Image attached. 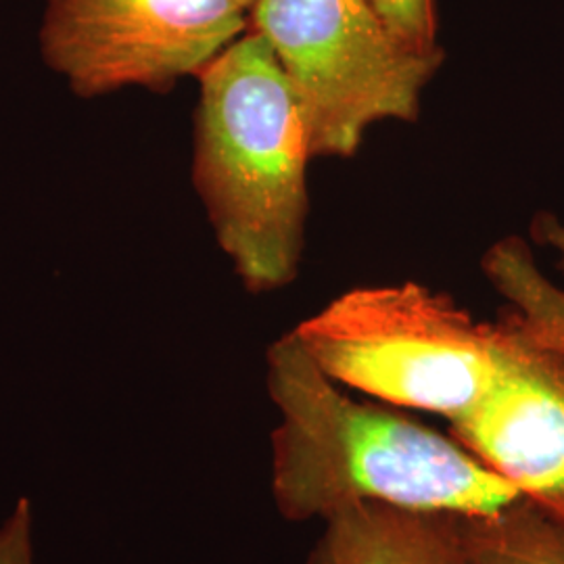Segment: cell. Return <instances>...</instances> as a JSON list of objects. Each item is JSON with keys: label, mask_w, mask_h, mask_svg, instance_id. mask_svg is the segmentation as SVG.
<instances>
[{"label": "cell", "mask_w": 564, "mask_h": 564, "mask_svg": "<svg viewBox=\"0 0 564 564\" xmlns=\"http://www.w3.org/2000/svg\"><path fill=\"white\" fill-rule=\"evenodd\" d=\"M291 333L345 389L449 424L496 389L523 343L419 282L351 289Z\"/></svg>", "instance_id": "3"}, {"label": "cell", "mask_w": 564, "mask_h": 564, "mask_svg": "<svg viewBox=\"0 0 564 564\" xmlns=\"http://www.w3.org/2000/svg\"><path fill=\"white\" fill-rule=\"evenodd\" d=\"M193 181L247 291L293 281L314 158L295 90L270 44L242 32L199 74Z\"/></svg>", "instance_id": "2"}, {"label": "cell", "mask_w": 564, "mask_h": 564, "mask_svg": "<svg viewBox=\"0 0 564 564\" xmlns=\"http://www.w3.org/2000/svg\"><path fill=\"white\" fill-rule=\"evenodd\" d=\"M542 241L554 247L564 270V224L544 218L538 224ZM485 274L512 305L506 323L527 341L564 358V286L545 279L521 241L494 245L484 260Z\"/></svg>", "instance_id": "8"}, {"label": "cell", "mask_w": 564, "mask_h": 564, "mask_svg": "<svg viewBox=\"0 0 564 564\" xmlns=\"http://www.w3.org/2000/svg\"><path fill=\"white\" fill-rule=\"evenodd\" d=\"M384 23L408 44L433 51L437 46L435 0H368Z\"/></svg>", "instance_id": "10"}, {"label": "cell", "mask_w": 564, "mask_h": 564, "mask_svg": "<svg viewBox=\"0 0 564 564\" xmlns=\"http://www.w3.org/2000/svg\"><path fill=\"white\" fill-rule=\"evenodd\" d=\"M265 383L279 410L272 496L286 521L324 523L362 505L477 517L523 498L452 433L351 398L291 330L268 349Z\"/></svg>", "instance_id": "1"}, {"label": "cell", "mask_w": 564, "mask_h": 564, "mask_svg": "<svg viewBox=\"0 0 564 564\" xmlns=\"http://www.w3.org/2000/svg\"><path fill=\"white\" fill-rule=\"evenodd\" d=\"M247 21L235 0H46L39 41L46 67L97 99L199 76Z\"/></svg>", "instance_id": "5"}, {"label": "cell", "mask_w": 564, "mask_h": 564, "mask_svg": "<svg viewBox=\"0 0 564 564\" xmlns=\"http://www.w3.org/2000/svg\"><path fill=\"white\" fill-rule=\"evenodd\" d=\"M0 564H34L32 505L21 498L13 514L0 527Z\"/></svg>", "instance_id": "11"}, {"label": "cell", "mask_w": 564, "mask_h": 564, "mask_svg": "<svg viewBox=\"0 0 564 564\" xmlns=\"http://www.w3.org/2000/svg\"><path fill=\"white\" fill-rule=\"evenodd\" d=\"M247 20L291 82L314 158H349L370 126L414 120L442 51L400 39L368 0H258Z\"/></svg>", "instance_id": "4"}, {"label": "cell", "mask_w": 564, "mask_h": 564, "mask_svg": "<svg viewBox=\"0 0 564 564\" xmlns=\"http://www.w3.org/2000/svg\"><path fill=\"white\" fill-rule=\"evenodd\" d=\"M464 514L354 506L324 521L305 564H468Z\"/></svg>", "instance_id": "7"}, {"label": "cell", "mask_w": 564, "mask_h": 564, "mask_svg": "<svg viewBox=\"0 0 564 564\" xmlns=\"http://www.w3.org/2000/svg\"><path fill=\"white\" fill-rule=\"evenodd\" d=\"M235 2H237L241 9H245V11L249 13V9H251V7H253L258 0H235Z\"/></svg>", "instance_id": "12"}, {"label": "cell", "mask_w": 564, "mask_h": 564, "mask_svg": "<svg viewBox=\"0 0 564 564\" xmlns=\"http://www.w3.org/2000/svg\"><path fill=\"white\" fill-rule=\"evenodd\" d=\"M521 341L502 381L449 433L564 521V358Z\"/></svg>", "instance_id": "6"}, {"label": "cell", "mask_w": 564, "mask_h": 564, "mask_svg": "<svg viewBox=\"0 0 564 564\" xmlns=\"http://www.w3.org/2000/svg\"><path fill=\"white\" fill-rule=\"evenodd\" d=\"M468 564H564V521L529 498L463 517Z\"/></svg>", "instance_id": "9"}]
</instances>
